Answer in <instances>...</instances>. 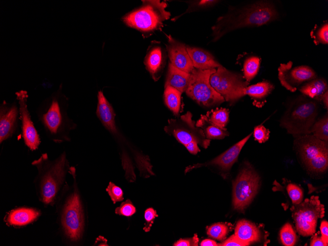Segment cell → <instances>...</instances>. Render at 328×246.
I'll use <instances>...</instances> for the list:
<instances>
[{"label":"cell","mask_w":328,"mask_h":246,"mask_svg":"<svg viewBox=\"0 0 328 246\" xmlns=\"http://www.w3.org/2000/svg\"><path fill=\"white\" fill-rule=\"evenodd\" d=\"M278 78L280 83L291 92H295L302 83L317 77L315 71L310 67L306 65L293 67V63L291 61L281 64L278 68Z\"/></svg>","instance_id":"obj_13"},{"label":"cell","mask_w":328,"mask_h":246,"mask_svg":"<svg viewBox=\"0 0 328 246\" xmlns=\"http://www.w3.org/2000/svg\"><path fill=\"white\" fill-rule=\"evenodd\" d=\"M280 240L282 244L285 246H293L297 242V236L292 225L286 223L280 232Z\"/></svg>","instance_id":"obj_32"},{"label":"cell","mask_w":328,"mask_h":246,"mask_svg":"<svg viewBox=\"0 0 328 246\" xmlns=\"http://www.w3.org/2000/svg\"><path fill=\"white\" fill-rule=\"evenodd\" d=\"M198 238L196 234H195L192 238L180 239L176 242L174 246H197L198 243Z\"/></svg>","instance_id":"obj_39"},{"label":"cell","mask_w":328,"mask_h":246,"mask_svg":"<svg viewBox=\"0 0 328 246\" xmlns=\"http://www.w3.org/2000/svg\"><path fill=\"white\" fill-rule=\"evenodd\" d=\"M190 80V73L183 71L169 63L164 87L169 86L183 93L187 90Z\"/></svg>","instance_id":"obj_22"},{"label":"cell","mask_w":328,"mask_h":246,"mask_svg":"<svg viewBox=\"0 0 328 246\" xmlns=\"http://www.w3.org/2000/svg\"><path fill=\"white\" fill-rule=\"evenodd\" d=\"M16 95L19 103L21 132L24 143L31 151H35L39 147L41 141L27 108V92L20 90Z\"/></svg>","instance_id":"obj_14"},{"label":"cell","mask_w":328,"mask_h":246,"mask_svg":"<svg viewBox=\"0 0 328 246\" xmlns=\"http://www.w3.org/2000/svg\"><path fill=\"white\" fill-rule=\"evenodd\" d=\"M319 109L317 100L305 95L299 96L289 105L280 119V126L294 136L310 134Z\"/></svg>","instance_id":"obj_4"},{"label":"cell","mask_w":328,"mask_h":246,"mask_svg":"<svg viewBox=\"0 0 328 246\" xmlns=\"http://www.w3.org/2000/svg\"><path fill=\"white\" fill-rule=\"evenodd\" d=\"M287 191L294 205L298 204L302 201L303 193L299 186L289 183L287 187Z\"/></svg>","instance_id":"obj_33"},{"label":"cell","mask_w":328,"mask_h":246,"mask_svg":"<svg viewBox=\"0 0 328 246\" xmlns=\"http://www.w3.org/2000/svg\"><path fill=\"white\" fill-rule=\"evenodd\" d=\"M164 88V103L167 108L175 115H177L180 109L182 93L176 89L169 86H167Z\"/></svg>","instance_id":"obj_26"},{"label":"cell","mask_w":328,"mask_h":246,"mask_svg":"<svg viewBox=\"0 0 328 246\" xmlns=\"http://www.w3.org/2000/svg\"><path fill=\"white\" fill-rule=\"evenodd\" d=\"M216 70H201L194 68L191 73L190 82L185 92L199 105L210 107L225 101L210 82V76Z\"/></svg>","instance_id":"obj_9"},{"label":"cell","mask_w":328,"mask_h":246,"mask_svg":"<svg viewBox=\"0 0 328 246\" xmlns=\"http://www.w3.org/2000/svg\"><path fill=\"white\" fill-rule=\"evenodd\" d=\"M221 246H247L245 244L238 239L235 236L232 235L223 242L218 244Z\"/></svg>","instance_id":"obj_40"},{"label":"cell","mask_w":328,"mask_h":246,"mask_svg":"<svg viewBox=\"0 0 328 246\" xmlns=\"http://www.w3.org/2000/svg\"><path fill=\"white\" fill-rule=\"evenodd\" d=\"M323 102L325 108H328V90L324 92L319 98Z\"/></svg>","instance_id":"obj_44"},{"label":"cell","mask_w":328,"mask_h":246,"mask_svg":"<svg viewBox=\"0 0 328 246\" xmlns=\"http://www.w3.org/2000/svg\"><path fill=\"white\" fill-rule=\"evenodd\" d=\"M210 121L221 129H226L228 118L229 111L225 108L218 109L209 112L206 114Z\"/></svg>","instance_id":"obj_29"},{"label":"cell","mask_w":328,"mask_h":246,"mask_svg":"<svg viewBox=\"0 0 328 246\" xmlns=\"http://www.w3.org/2000/svg\"><path fill=\"white\" fill-rule=\"evenodd\" d=\"M65 108L60 102L58 95H55L44 109L37 112L38 120L46 136L57 143L70 141V132L77 127L68 116Z\"/></svg>","instance_id":"obj_3"},{"label":"cell","mask_w":328,"mask_h":246,"mask_svg":"<svg viewBox=\"0 0 328 246\" xmlns=\"http://www.w3.org/2000/svg\"><path fill=\"white\" fill-rule=\"evenodd\" d=\"M218 1H219L218 0H200L188 1H187V2L188 3L189 5L187 10L181 15L174 18L171 20L175 21L180 16L188 13H189L197 10H200L201 9H205L209 8L215 5L217 2H218Z\"/></svg>","instance_id":"obj_30"},{"label":"cell","mask_w":328,"mask_h":246,"mask_svg":"<svg viewBox=\"0 0 328 246\" xmlns=\"http://www.w3.org/2000/svg\"><path fill=\"white\" fill-rule=\"evenodd\" d=\"M259 177L250 167L243 168L233 184V205L235 210L243 211L257 193Z\"/></svg>","instance_id":"obj_11"},{"label":"cell","mask_w":328,"mask_h":246,"mask_svg":"<svg viewBox=\"0 0 328 246\" xmlns=\"http://www.w3.org/2000/svg\"><path fill=\"white\" fill-rule=\"evenodd\" d=\"M165 62L164 50L157 44L152 45L148 50L144 64L154 80L157 81L160 78Z\"/></svg>","instance_id":"obj_18"},{"label":"cell","mask_w":328,"mask_h":246,"mask_svg":"<svg viewBox=\"0 0 328 246\" xmlns=\"http://www.w3.org/2000/svg\"><path fill=\"white\" fill-rule=\"evenodd\" d=\"M295 145L308 170L320 173L328 167V142L309 134L298 136Z\"/></svg>","instance_id":"obj_7"},{"label":"cell","mask_w":328,"mask_h":246,"mask_svg":"<svg viewBox=\"0 0 328 246\" xmlns=\"http://www.w3.org/2000/svg\"><path fill=\"white\" fill-rule=\"evenodd\" d=\"M39 215V211L35 209L22 207L11 211L7 214L4 220L8 225L21 226L32 222Z\"/></svg>","instance_id":"obj_20"},{"label":"cell","mask_w":328,"mask_h":246,"mask_svg":"<svg viewBox=\"0 0 328 246\" xmlns=\"http://www.w3.org/2000/svg\"><path fill=\"white\" fill-rule=\"evenodd\" d=\"M164 129L185 146L194 142L207 148L210 143V140L206 137L202 129L196 126L190 111L178 118L168 120V124Z\"/></svg>","instance_id":"obj_10"},{"label":"cell","mask_w":328,"mask_h":246,"mask_svg":"<svg viewBox=\"0 0 328 246\" xmlns=\"http://www.w3.org/2000/svg\"><path fill=\"white\" fill-rule=\"evenodd\" d=\"M158 216V215L157 214L156 211L152 208H148L145 210L144 219L146 222L145 223V226L143 228L145 231L147 232L149 231L154 219Z\"/></svg>","instance_id":"obj_38"},{"label":"cell","mask_w":328,"mask_h":246,"mask_svg":"<svg viewBox=\"0 0 328 246\" xmlns=\"http://www.w3.org/2000/svg\"><path fill=\"white\" fill-rule=\"evenodd\" d=\"M196 126L203 131L208 139H221L228 136L226 129H221L212 123L207 115H202L196 122Z\"/></svg>","instance_id":"obj_23"},{"label":"cell","mask_w":328,"mask_h":246,"mask_svg":"<svg viewBox=\"0 0 328 246\" xmlns=\"http://www.w3.org/2000/svg\"><path fill=\"white\" fill-rule=\"evenodd\" d=\"M229 231L227 225L224 223H215L207 229L208 235L214 239L222 240L224 239Z\"/></svg>","instance_id":"obj_31"},{"label":"cell","mask_w":328,"mask_h":246,"mask_svg":"<svg viewBox=\"0 0 328 246\" xmlns=\"http://www.w3.org/2000/svg\"><path fill=\"white\" fill-rule=\"evenodd\" d=\"M320 231L322 234V239L323 242L328 245V222L326 220L322 221L320 226Z\"/></svg>","instance_id":"obj_41"},{"label":"cell","mask_w":328,"mask_h":246,"mask_svg":"<svg viewBox=\"0 0 328 246\" xmlns=\"http://www.w3.org/2000/svg\"><path fill=\"white\" fill-rule=\"evenodd\" d=\"M316 41L323 44L328 43V24L326 23L319 27L315 35Z\"/></svg>","instance_id":"obj_37"},{"label":"cell","mask_w":328,"mask_h":246,"mask_svg":"<svg viewBox=\"0 0 328 246\" xmlns=\"http://www.w3.org/2000/svg\"><path fill=\"white\" fill-rule=\"evenodd\" d=\"M106 191L114 204L123 200V192L122 189L111 182L109 183Z\"/></svg>","instance_id":"obj_34"},{"label":"cell","mask_w":328,"mask_h":246,"mask_svg":"<svg viewBox=\"0 0 328 246\" xmlns=\"http://www.w3.org/2000/svg\"><path fill=\"white\" fill-rule=\"evenodd\" d=\"M235 237L240 241L248 246L250 244L259 241L261 234L259 229L253 223L245 220H239L235 227Z\"/></svg>","instance_id":"obj_21"},{"label":"cell","mask_w":328,"mask_h":246,"mask_svg":"<svg viewBox=\"0 0 328 246\" xmlns=\"http://www.w3.org/2000/svg\"><path fill=\"white\" fill-rule=\"evenodd\" d=\"M316 137L328 142V116L326 114L315 122L312 126L310 134Z\"/></svg>","instance_id":"obj_28"},{"label":"cell","mask_w":328,"mask_h":246,"mask_svg":"<svg viewBox=\"0 0 328 246\" xmlns=\"http://www.w3.org/2000/svg\"><path fill=\"white\" fill-rule=\"evenodd\" d=\"M167 6L164 1L142 0L141 6L127 14L123 21L144 35H150L161 29L164 22L170 18V13L165 9Z\"/></svg>","instance_id":"obj_5"},{"label":"cell","mask_w":328,"mask_h":246,"mask_svg":"<svg viewBox=\"0 0 328 246\" xmlns=\"http://www.w3.org/2000/svg\"><path fill=\"white\" fill-rule=\"evenodd\" d=\"M311 246H327L326 244L323 242L321 237H319L318 235H314L311 240L310 244Z\"/></svg>","instance_id":"obj_42"},{"label":"cell","mask_w":328,"mask_h":246,"mask_svg":"<svg viewBox=\"0 0 328 246\" xmlns=\"http://www.w3.org/2000/svg\"><path fill=\"white\" fill-rule=\"evenodd\" d=\"M201 246H217L218 244L214 241L210 239H205L203 240L201 243Z\"/></svg>","instance_id":"obj_45"},{"label":"cell","mask_w":328,"mask_h":246,"mask_svg":"<svg viewBox=\"0 0 328 246\" xmlns=\"http://www.w3.org/2000/svg\"><path fill=\"white\" fill-rule=\"evenodd\" d=\"M59 216L64 236L72 242L79 240L84 230V218L80 195L75 188L63 199Z\"/></svg>","instance_id":"obj_6"},{"label":"cell","mask_w":328,"mask_h":246,"mask_svg":"<svg viewBox=\"0 0 328 246\" xmlns=\"http://www.w3.org/2000/svg\"><path fill=\"white\" fill-rule=\"evenodd\" d=\"M31 164L37 170L34 181L39 199L44 204L51 205L56 199L71 167L66 151L54 160H50L47 153H43Z\"/></svg>","instance_id":"obj_2"},{"label":"cell","mask_w":328,"mask_h":246,"mask_svg":"<svg viewBox=\"0 0 328 246\" xmlns=\"http://www.w3.org/2000/svg\"><path fill=\"white\" fill-rule=\"evenodd\" d=\"M210 82L225 101L230 102L239 99L240 91L248 84L241 75L231 72L222 65L211 75Z\"/></svg>","instance_id":"obj_12"},{"label":"cell","mask_w":328,"mask_h":246,"mask_svg":"<svg viewBox=\"0 0 328 246\" xmlns=\"http://www.w3.org/2000/svg\"><path fill=\"white\" fill-rule=\"evenodd\" d=\"M260 64V58L256 56H251L245 61L243 65L244 78L248 82L257 75Z\"/></svg>","instance_id":"obj_27"},{"label":"cell","mask_w":328,"mask_h":246,"mask_svg":"<svg viewBox=\"0 0 328 246\" xmlns=\"http://www.w3.org/2000/svg\"><path fill=\"white\" fill-rule=\"evenodd\" d=\"M279 13L269 0H257L237 6H230L226 13L219 17L211 28V42L227 33L242 28L258 27L277 20Z\"/></svg>","instance_id":"obj_1"},{"label":"cell","mask_w":328,"mask_h":246,"mask_svg":"<svg viewBox=\"0 0 328 246\" xmlns=\"http://www.w3.org/2000/svg\"><path fill=\"white\" fill-rule=\"evenodd\" d=\"M167 38L165 46L170 63L176 68L191 74L194 67L187 51V46L170 35H167Z\"/></svg>","instance_id":"obj_16"},{"label":"cell","mask_w":328,"mask_h":246,"mask_svg":"<svg viewBox=\"0 0 328 246\" xmlns=\"http://www.w3.org/2000/svg\"><path fill=\"white\" fill-rule=\"evenodd\" d=\"M252 134V133H251L248 135L213 160L204 164H197L187 167L186 169V172L197 167L210 165L218 166L222 170L224 171H229L237 160L242 149Z\"/></svg>","instance_id":"obj_17"},{"label":"cell","mask_w":328,"mask_h":246,"mask_svg":"<svg viewBox=\"0 0 328 246\" xmlns=\"http://www.w3.org/2000/svg\"><path fill=\"white\" fill-rule=\"evenodd\" d=\"M328 88L326 80L322 78L317 77L305 83L300 88L299 90L304 95L316 100L328 90Z\"/></svg>","instance_id":"obj_24"},{"label":"cell","mask_w":328,"mask_h":246,"mask_svg":"<svg viewBox=\"0 0 328 246\" xmlns=\"http://www.w3.org/2000/svg\"><path fill=\"white\" fill-rule=\"evenodd\" d=\"M20 120L19 109L16 103L3 102L0 107V143L12 137L16 133Z\"/></svg>","instance_id":"obj_15"},{"label":"cell","mask_w":328,"mask_h":246,"mask_svg":"<svg viewBox=\"0 0 328 246\" xmlns=\"http://www.w3.org/2000/svg\"><path fill=\"white\" fill-rule=\"evenodd\" d=\"M273 89V85L267 81L243 88L240 92L239 99L245 95L253 98L262 99L268 96Z\"/></svg>","instance_id":"obj_25"},{"label":"cell","mask_w":328,"mask_h":246,"mask_svg":"<svg viewBox=\"0 0 328 246\" xmlns=\"http://www.w3.org/2000/svg\"><path fill=\"white\" fill-rule=\"evenodd\" d=\"M270 134V131L262 125H258L254 129L253 136L255 140L260 143L268 140Z\"/></svg>","instance_id":"obj_36"},{"label":"cell","mask_w":328,"mask_h":246,"mask_svg":"<svg viewBox=\"0 0 328 246\" xmlns=\"http://www.w3.org/2000/svg\"><path fill=\"white\" fill-rule=\"evenodd\" d=\"M296 228L300 235L309 236L315 233L317 220L325 215V207L318 196L312 195L290 209Z\"/></svg>","instance_id":"obj_8"},{"label":"cell","mask_w":328,"mask_h":246,"mask_svg":"<svg viewBox=\"0 0 328 246\" xmlns=\"http://www.w3.org/2000/svg\"><path fill=\"white\" fill-rule=\"evenodd\" d=\"M187 149L192 154L196 155L200 150L198 147V144L196 142H191L185 146Z\"/></svg>","instance_id":"obj_43"},{"label":"cell","mask_w":328,"mask_h":246,"mask_svg":"<svg viewBox=\"0 0 328 246\" xmlns=\"http://www.w3.org/2000/svg\"><path fill=\"white\" fill-rule=\"evenodd\" d=\"M187 51L195 69L211 70L221 66L211 53L204 49L187 46Z\"/></svg>","instance_id":"obj_19"},{"label":"cell","mask_w":328,"mask_h":246,"mask_svg":"<svg viewBox=\"0 0 328 246\" xmlns=\"http://www.w3.org/2000/svg\"><path fill=\"white\" fill-rule=\"evenodd\" d=\"M136 212V209L135 207L129 199H127L125 202H122L119 207L115 209V213L116 214L126 217L132 216Z\"/></svg>","instance_id":"obj_35"}]
</instances>
